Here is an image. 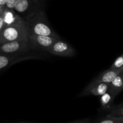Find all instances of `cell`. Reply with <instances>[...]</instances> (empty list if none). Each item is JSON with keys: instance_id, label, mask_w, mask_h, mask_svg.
<instances>
[{"instance_id": "cell-1", "label": "cell", "mask_w": 123, "mask_h": 123, "mask_svg": "<svg viewBox=\"0 0 123 123\" xmlns=\"http://www.w3.org/2000/svg\"><path fill=\"white\" fill-rule=\"evenodd\" d=\"M28 26L26 20L18 16L0 31V44L16 40H28Z\"/></svg>"}, {"instance_id": "cell-2", "label": "cell", "mask_w": 123, "mask_h": 123, "mask_svg": "<svg viewBox=\"0 0 123 123\" xmlns=\"http://www.w3.org/2000/svg\"><path fill=\"white\" fill-rule=\"evenodd\" d=\"M29 34L50 36L61 39L60 36L52 28L47 19L45 13L42 10H37L26 17Z\"/></svg>"}, {"instance_id": "cell-3", "label": "cell", "mask_w": 123, "mask_h": 123, "mask_svg": "<svg viewBox=\"0 0 123 123\" xmlns=\"http://www.w3.org/2000/svg\"><path fill=\"white\" fill-rule=\"evenodd\" d=\"M57 40L50 36L29 34L28 42L30 49L43 50L46 51L48 48Z\"/></svg>"}, {"instance_id": "cell-4", "label": "cell", "mask_w": 123, "mask_h": 123, "mask_svg": "<svg viewBox=\"0 0 123 123\" xmlns=\"http://www.w3.org/2000/svg\"><path fill=\"white\" fill-rule=\"evenodd\" d=\"M31 50L28 40H16L0 44V54H20Z\"/></svg>"}, {"instance_id": "cell-5", "label": "cell", "mask_w": 123, "mask_h": 123, "mask_svg": "<svg viewBox=\"0 0 123 123\" xmlns=\"http://www.w3.org/2000/svg\"><path fill=\"white\" fill-rule=\"evenodd\" d=\"M46 51L53 55L62 57H72L76 52L73 47L61 39L56 40Z\"/></svg>"}, {"instance_id": "cell-6", "label": "cell", "mask_w": 123, "mask_h": 123, "mask_svg": "<svg viewBox=\"0 0 123 123\" xmlns=\"http://www.w3.org/2000/svg\"><path fill=\"white\" fill-rule=\"evenodd\" d=\"M109 90V84L98 83L94 85H88L79 95V97L86 96H100L103 95Z\"/></svg>"}, {"instance_id": "cell-7", "label": "cell", "mask_w": 123, "mask_h": 123, "mask_svg": "<svg viewBox=\"0 0 123 123\" xmlns=\"http://www.w3.org/2000/svg\"><path fill=\"white\" fill-rule=\"evenodd\" d=\"M37 0H17L14 10L20 14H28L27 16L36 12L34 8H36L37 4ZM37 11V10H36Z\"/></svg>"}, {"instance_id": "cell-8", "label": "cell", "mask_w": 123, "mask_h": 123, "mask_svg": "<svg viewBox=\"0 0 123 123\" xmlns=\"http://www.w3.org/2000/svg\"><path fill=\"white\" fill-rule=\"evenodd\" d=\"M123 68L112 69V68H110L109 70H107L101 73L98 76L95 78L89 85H94V84H98V83L109 84L117 76L120 74Z\"/></svg>"}, {"instance_id": "cell-9", "label": "cell", "mask_w": 123, "mask_h": 123, "mask_svg": "<svg viewBox=\"0 0 123 123\" xmlns=\"http://www.w3.org/2000/svg\"><path fill=\"white\" fill-rule=\"evenodd\" d=\"M123 89V76L119 74L109 84V90L116 97Z\"/></svg>"}, {"instance_id": "cell-10", "label": "cell", "mask_w": 123, "mask_h": 123, "mask_svg": "<svg viewBox=\"0 0 123 123\" xmlns=\"http://www.w3.org/2000/svg\"><path fill=\"white\" fill-rule=\"evenodd\" d=\"M19 54H1L0 55V70L6 68L18 61Z\"/></svg>"}, {"instance_id": "cell-11", "label": "cell", "mask_w": 123, "mask_h": 123, "mask_svg": "<svg viewBox=\"0 0 123 123\" xmlns=\"http://www.w3.org/2000/svg\"><path fill=\"white\" fill-rule=\"evenodd\" d=\"M115 97V96L109 91H108L106 92L103 94L100 97L102 106L104 109H109Z\"/></svg>"}, {"instance_id": "cell-12", "label": "cell", "mask_w": 123, "mask_h": 123, "mask_svg": "<svg viewBox=\"0 0 123 123\" xmlns=\"http://www.w3.org/2000/svg\"><path fill=\"white\" fill-rule=\"evenodd\" d=\"M97 123H123V117L113 116L109 114L105 118L102 120Z\"/></svg>"}, {"instance_id": "cell-13", "label": "cell", "mask_w": 123, "mask_h": 123, "mask_svg": "<svg viewBox=\"0 0 123 123\" xmlns=\"http://www.w3.org/2000/svg\"><path fill=\"white\" fill-rule=\"evenodd\" d=\"M123 68V54L116 59L111 67L112 69H120Z\"/></svg>"}, {"instance_id": "cell-14", "label": "cell", "mask_w": 123, "mask_h": 123, "mask_svg": "<svg viewBox=\"0 0 123 123\" xmlns=\"http://www.w3.org/2000/svg\"><path fill=\"white\" fill-rule=\"evenodd\" d=\"M7 25L6 21V13L5 8L2 12L0 13V31Z\"/></svg>"}, {"instance_id": "cell-15", "label": "cell", "mask_w": 123, "mask_h": 123, "mask_svg": "<svg viewBox=\"0 0 123 123\" xmlns=\"http://www.w3.org/2000/svg\"><path fill=\"white\" fill-rule=\"evenodd\" d=\"M110 115H113V116L123 117V106L113 109Z\"/></svg>"}, {"instance_id": "cell-16", "label": "cell", "mask_w": 123, "mask_h": 123, "mask_svg": "<svg viewBox=\"0 0 123 123\" xmlns=\"http://www.w3.org/2000/svg\"><path fill=\"white\" fill-rule=\"evenodd\" d=\"M17 0H6L5 8L9 10H14Z\"/></svg>"}, {"instance_id": "cell-17", "label": "cell", "mask_w": 123, "mask_h": 123, "mask_svg": "<svg viewBox=\"0 0 123 123\" xmlns=\"http://www.w3.org/2000/svg\"><path fill=\"white\" fill-rule=\"evenodd\" d=\"M90 119H84V120H78V121H74L70 123H90Z\"/></svg>"}, {"instance_id": "cell-18", "label": "cell", "mask_w": 123, "mask_h": 123, "mask_svg": "<svg viewBox=\"0 0 123 123\" xmlns=\"http://www.w3.org/2000/svg\"><path fill=\"white\" fill-rule=\"evenodd\" d=\"M6 0H0V6H4L5 7V4H6Z\"/></svg>"}, {"instance_id": "cell-19", "label": "cell", "mask_w": 123, "mask_h": 123, "mask_svg": "<svg viewBox=\"0 0 123 123\" xmlns=\"http://www.w3.org/2000/svg\"><path fill=\"white\" fill-rule=\"evenodd\" d=\"M5 7L4 6H0V13L3 11V10L4 9Z\"/></svg>"}, {"instance_id": "cell-20", "label": "cell", "mask_w": 123, "mask_h": 123, "mask_svg": "<svg viewBox=\"0 0 123 123\" xmlns=\"http://www.w3.org/2000/svg\"><path fill=\"white\" fill-rule=\"evenodd\" d=\"M120 74H121L122 76H123V68L122 69V70H121V73H120Z\"/></svg>"}]
</instances>
